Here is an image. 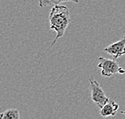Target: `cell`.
<instances>
[{
  "label": "cell",
  "instance_id": "obj_2",
  "mask_svg": "<svg viewBox=\"0 0 125 119\" xmlns=\"http://www.w3.org/2000/svg\"><path fill=\"white\" fill-rule=\"evenodd\" d=\"M99 63L98 67L101 69V74L104 77H111L115 73H124L125 70H124L117 62L115 59H108L103 57L99 58Z\"/></svg>",
  "mask_w": 125,
  "mask_h": 119
},
{
  "label": "cell",
  "instance_id": "obj_7",
  "mask_svg": "<svg viewBox=\"0 0 125 119\" xmlns=\"http://www.w3.org/2000/svg\"><path fill=\"white\" fill-rule=\"evenodd\" d=\"M65 2H72L75 3H78L79 0H39V6L40 7H44L47 6L58 5Z\"/></svg>",
  "mask_w": 125,
  "mask_h": 119
},
{
  "label": "cell",
  "instance_id": "obj_3",
  "mask_svg": "<svg viewBox=\"0 0 125 119\" xmlns=\"http://www.w3.org/2000/svg\"><path fill=\"white\" fill-rule=\"evenodd\" d=\"M89 82L91 86V92H92V99L93 102L99 108H102L106 103L110 101L109 98L106 95L101 85L96 80H95L93 76L89 78Z\"/></svg>",
  "mask_w": 125,
  "mask_h": 119
},
{
  "label": "cell",
  "instance_id": "obj_1",
  "mask_svg": "<svg viewBox=\"0 0 125 119\" xmlns=\"http://www.w3.org/2000/svg\"><path fill=\"white\" fill-rule=\"evenodd\" d=\"M50 28L56 32V36L51 46H53L59 38L63 37L66 30L71 22V16L68 8L63 5H54L50 12Z\"/></svg>",
  "mask_w": 125,
  "mask_h": 119
},
{
  "label": "cell",
  "instance_id": "obj_5",
  "mask_svg": "<svg viewBox=\"0 0 125 119\" xmlns=\"http://www.w3.org/2000/svg\"><path fill=\"white\" fill-rule=\"evenodd\" d=\"M119 108H120V105L110 99L108 102L105 104L100 109V115L104 118L114 117L115 116Z\"/></svg>",
  "mask_w": 125,
  "mask_h": 119
},
{
  "label": "cell",
  "instance_id": "obj_6",
  "mask_svg": "<svg viewBox=\"0 0 125 119\" xmlns=\"http://www.w3.org/2000/svg\"><path fill=\"white\" fill-rule=\"evenodd\" d=\"M20 114L15 109H8L0 114V119H19Z\"/></svg>",
  "mask_w": 125,
  "mask_h": 119
},
{
  "label": "cell",
  "instance_id": "obj_8",
  "mask_svg": "<svg viewBox=\"0 0 125 119\" xmlns=\"http://www.w3.org/2000/svg\"><path fill=\"white\" fill-rule=\"evenodd\" d=\"M121 113H122L123 114H125V111H124V110H123V111H121Z\"/></svg>",
  "mask_w": 125,
  "mask_h": 119
},
{
  "label": "cell",
  "instance_id": "obj_4",
  "mask_svg": "<svg viewBox=\"0 0 125 119\" xmlns=\"http://www.w3.org/2000/svg\"><path fill=\"white\" fill-rule=\"evenodd\" d=\"M103 50L112 55L114 59H117L122 55H125V36L123 37L120 40L105 47Z\"/></svg>",
  "mask_w": 125,
  "mask_h": 119
}]
</instances>
